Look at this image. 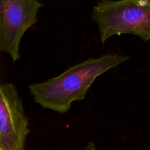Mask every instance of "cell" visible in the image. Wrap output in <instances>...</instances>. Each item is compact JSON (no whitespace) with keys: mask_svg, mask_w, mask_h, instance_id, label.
<instances>
[{"mask_svg":"<svg viewBox=\"0 0 150 150\" xmlns=\"http://www.w3.org/2000/svg\"><path fill=\"white\" fill-rule=\"evenodd\" d=\"M130 59L127 56L109 54L89 58L57 77L29 86L35 103L45 109L65 114L74 101L82 100L95 79L108 70Z\"/></svg>","mask_w":150,"mask_h":150,"instance_id":"6da1fadb","label":"cell"},{"mask_svg":"<svg viewBox=\"0 0 150 150\" xmlns=\"http://www.w3.org/2000/svg\"><path fill=\"white\" fill-rule=\"evenodd\" d=\"M29 119L13 83L0 86V150H24Z\"/></svg>","mask_w":150,"mask_h":150,"instance_id":"277c9868","label":"cell"},{"mask_svg":"<svg viewBox=\"0 0 150 150\" xmlns=\"http://www.w3.org/2000/svg\"><path fill=\"white\" fill-rule=\"evenodd\" d=\"M42 6L38 0H0V51L13 62L20 58L22 37L37 23V13Z\"/></svg>","mask_w":150,"mask_h":150,"instance_id":"3957f363","label":"cell"},{"mask_svg":"<svg viewBox=\"0 0 150 150\" xmlns=\"http://www.w3.org/2000/svg\"><path fill=\"white\" fill-rule=\"evenodd\" d=\"M102 44L114 35L132 34L150 40V0H100L93 7Z\"/></svg>","mask_w":150,"mask_h":150,"instance_id":"7a4b0ae2","label":"cell"}]
</instances>
